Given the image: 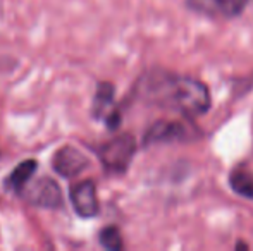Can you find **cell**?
Instances as JSON below:
<instances>
[{
    "mask_svg": "<svg viewBox=\"0 0 253 251\" xmlns=\"http://www.w3.org/2000/svg\"><path fill=\"white\" fill-rule=\"evenodd\" d=\"M247 0H188V7L209 17H233L241 12Z\"/></svg>",
    "mask_w": 253,
    "mask_h": 251,
    "instance_id": "cell-6",
    "label": "cell"
},
{
    "mask_svg": "<svg viewBox=\"0 0 253 251\" xmlns=\"http://www.w3.org/2000/svg\"><path fill=\"white\" fill-rule=\"evenodd\" d=\"M28 205L43 210H60L64 208V194L60 184L53 178L42 176L35 182L28 184L23 196Z\"/></svg>",
    "mask_w": 253,
    "mask_h": 251,
    "instance_id": "cell-3",
    "label": "cell"
},
{
    "mask_svg": "<svg viewBox=\"0 0 253 251\" xmlns=\"http://www.w3.org/2000/svg\"><path fill=\"white\" fill-rule=\"evenodd\" d=\"M114 84L110 83H98L97 91H95L93 104H91V117L97 121H105L109 115L117 112L114 107Z\"/></svg>",
    "mask_w": 253,
    "mask_h": 251,
    "instance_id": "cell-8",
    "label": "cell"
},
{
    "mask_svg": "<svg viewBox=\"0 0 253 251\" xmlns=\"http://www.w3.org/2000/svg\"><path fill=\"white\" fill-rule=\"evenodd\" d=\"M69 203L74 214L81 218H95L100 214V201L97 194V184L91 179L73 182L69 186Z\"/></svg>",
    "mask_w": 253,
    "mask_h": 251,
    "instance_id": "cell-4",
    "label": "cell"
},
{
    "mask_svg": "<svg viewBox=\"0 0 253 251\" xmlns=\"http://www.w3.org/2000/svg\"><path fill=\"white\" fill-rule=\"evenodd\" d=\"M37 171H38V162L35 160V158H26V160L19 162V164L12 169V172L5 178L3 188L7 191H12L17 196H23L24 189L28 188L30 181L35 178Z\"/></svg>",
    "mask_w": 253,
    "mask_h": 251,
    "instance_id": "cell-7",
    "label": "cell"
},
{
    "mask_svg": "<svg viewBox=\"0 0 253 251\" xmlns=\"http://www.w3.org/2000/svg\"><path fill=\"white\" fill-rule=\"evenodd\" d=\"M229 184L234 193L243 198H253V174L245 169H234L229 176Z\"/></svg>",
    "mask_w": 253,
    "mask_h": 251,
    "instance_id": "cell-10",
    "label": "cell"
},
{
    "mask_svg": "<svg viewBox=\"0 0 253 251\" xmlns=\"http://www.w3.org/2000/svg\"><path fill=\"white\" fill-rule=\"evenodd\" d=\"M100 160L103 171L107 174L119 176L129 169L133 157L136 153V140L131 134L124 133L116 136L114 140L105 141L93 148Z\"/></svg>",
    "mask_w": 253,
    "mask_h": 251,
    "instance_id": "cell-2",
    "label": "cell"
},
{
    "mask_svg": "<svg viewBox=\"0 0 253 251\" xmlns=\"http://www.w3.org/2000/svg\"><path fill=\"white\" fill-rule=\"evenodd\" d=\"M50 165L57 176L64 179H74L90 167V158L73 144H64L55 150Z\"/></svg>",
    "mask_w": 253,
    "mask_h": 251,
    "instance_id": "cell-5",
    "label": "cell"
},
{
    "mask_svg": "<svg viewBox=\"0 0 253 251\" xmlns=\"http://www.w3.org/2000/svg\"><path fill=\"white\" fill-rule=\"evenodd\" d=\"M98 243H100L102 248L109 250V251H121L124 248L123 243V236L121 231L116 225H107L98 232Z\"/></svg>",
    "mask_w": 253,
    "mask_h": 251,
    "instance_id": "cell-11",
    "label": "cell"
},
{
    "mask_svg": "<svg viewBox=\"0 0 253 251\" xmlns=\"http://www.w3.org/2000/svg\"><path fill=\"white\" fill-rule=\"evenodd\" d=\"M136 97L150 105L197 117L210 107V93L198 79L150 71L136 83Z\"/></svg>",
    "mask_w": 253,
    "mask_h": 251,
    "instance_id": "cell-1",
    "label": "cell"
},
{
    "mask_svg": "<svg viewBox=\"0 0 253 251\" xmlns=\"http://www.w3.org/2000/svg\"><path fill=\"white\" fill-rule=\"evenodd\" d=\"M181 136H184L183 124H179V122L160 121V122H155V124L145 133L143 144L148 146V144H153V143H167V141H172Z\"/></svg>",
    "mask_w": 253,
    "mask_h": 251,
    "instance_id": "cell-9",
    "label": "cell"
}]
</instances>
